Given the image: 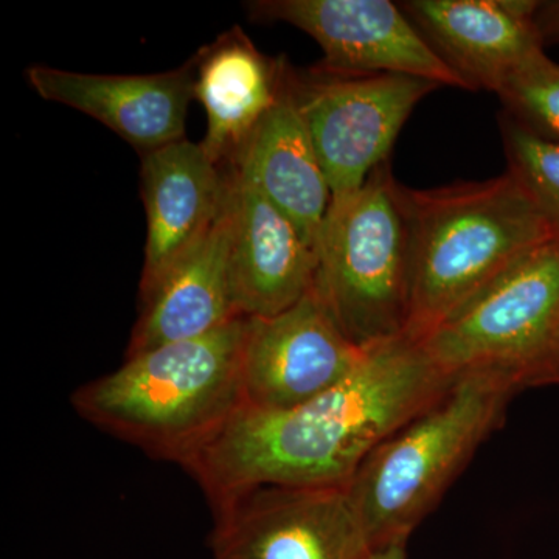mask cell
Here are the masks:
<instances>
[{"mask_svg": "<svg viewBox=\"0 0 559 559\" xmlns=\"http://www.w3.org/2000/svg\"><path fill=\"white\" fill-rule=\"evenodd\" d=\"M507 116L540 138L559 143V64L539 55L498 92Z\"/></svg>", "mask_w": 559, "mask_h": 559, "instance_id": "obj_19", "label": "cell"}, {"mask_svg": "<svg viewBox=\"0 0 559 559\" xmlns=\"http://www.w3.org/2000/svg\"><path fill=\"white\" fill-rule=\"evenodd\" d=\"M289 75L290 68L278 100L250 134L231 171L282 210L316 250L331 190Z\"/></svg>", "mask_w": 559, "mask_h": 559, "instance_id": "obj_16", "label": "cell"}, {"mask_svg": "<svg viewBox=\"0 0 559 559\" xmlns=\"http://www.w3.org/2000/svg\"><path fill=\"white\" fill-rule=\"evenodd\" d=\"M230 235L229 190L212 230L143 301L127 358L171 342L204 336L241 318L231 300Z\"/></svg>", "mask_w": 559, "mask_h": 559, "instance_id": "obj_17", "label": "cell"}, {"mask_svg": "<svg viewBox=\"0 0 559 559\" xmlns=\"http://www.w3.org/2000/svg\"><path fill=\"white\" fill-rule=\"evenodd\" d=\"M454 381L421 342H382L344 381L299 407L242 404L182 468L212 509L257 487H348L371 452Z\"/></svg>", "mask_w": 559, "mask_h": 559, "instance_id": "obj_1", "label": "cell"}, {"mask_svg": "<svg viewBox=\"0 0 559 559\" xmlns=\"http://www.w3.org/2000/svg\"><path fill=\"white\" fill-rule=\"evenodd\" d=\"M252 20L288 22L318 40L319 69L334 73H400L469 91L390 0H261Z\"/></svg>", "mask_w": 559, "mask_h": 559, "instance_id": "obj_9", "label": "cell"}, {"mask_svg": "<svg viewBox=\"0 0 559 559\" xmlns=\"http://www.w3.org/2000/svg\"><path fill=\"white\" fill-rule=\"evenodd\" d=\"M535 24L544 46L549 43H559V0L539 2L535 13Z\"/></svg>", "mask_w": 559, "mask_h": 559, "instance_id": "obj_20", "label": "cell"}, {"mask_svg": "<svg viewBox=\"0 0 559 559\" xmlns=\"http://www.w3.org/2000/svg\"><path fill=\"white\" fill-rule=\"evenodd\" d=\"M499 123L510 175L559 237V143L528 131L507 114Z\"/></svg>", "mask_w": 559, "mask_h": 559, "instance_id": "obj_18", "label": "cell"}, {"mask_svg": "<svg viewBox=\"0 0 559 559\" xmlns=\"http://www.w3.org/2000/svg\"><path fill=\"white\" fill-rule=\"evenodd\" d=\"M367 349L349 342L314 293L271 318H248L242 352L246 406L288 411L349 377Z\"/></svg>", "mask_w": 559, "mask_h": 559, "instance_id": "obj_10", "label": "cell"}, {"mask_svg": "<svg viewBox=\"0 0 559 559\" xmlns=\"http://www.w3.org/2000/svg\"><path fill=\"white\" fill-rule=\"evenodd\" d=\"M366 559H407L406 544H390L370 551Z\"/></svg>", "mask_w": 559, "mask_h": 559, "instance_id": "obj_21", "label": "cell"}, {"mask_svg": "<svg viewBox=\"0 0 559 559\" xmlns=\"http://www.w3.org/2000/svg\"><path fill=\"white\" fill-rule=\"evenodd\" d=\"M27 80L40 98L94 117L142 156L186 139L194 66L151 75H98L32 66Z\"/></svg>", "mask_w": 559, "mask_h": 559, "instance_id": "obj_14", "label": "cell"}, {"mask_svg": "<svg viewBox=\"0 0 559 559\" xmlns=\"http://www.w3.org/2000/svg\"><path fill=\"white\" fill-rule=\"evenodd\" d=\"M513 389L466 374L382 441L348 484L371 550L407 544L480 444L503 425Z\"/></svg>", "mask_w": 559, "mask_h": 559, "instance_id": "obj_4", "label": "cell"}, {"mask_svg": "<svg viewBox=\"0 0 559 559\" xmlns=\"http://www.w3.org/2000/svg\"><path fill=\"white\" fill-rule=\"evenodd\" d=\"M230 289L241 318H271L311 293L318 252L252 183L229 175Z\"/></svg>", "mask_w": 559, "mask_h": 559, "instance_id": "obj_13", "label": "cell"}, {"mask_svg": "<svg viewBox=\"0 0 559 559\" xmlns=\"http://www.w3.org/2000/svg\"><path fill=\"white\" fill-rule=\"evenodd\" d=\"M316 252L312 293L349 342L367 349L404 336L409 237L389 160L355 193L331 200Z\"/></svg>", "mask_w": 559, "mask_h": 559, "instance_id": "obj_5", "label": "cell"}, {"mask_svg": "<svg viewBox=\"0 0 559 559\" xmlns=\"http://www.w3.org/2000/svg\"><path fill=\"white\" fill-rule=\"evenodd\" d=\"M194 98L207 114L202 148L213 164L234 165L285 86L288 66L261 53L235 27L194 55Z\"/></svg>", "mask_w": 559, "mask_h": 559, "instance_id": "obj_15", "label": "cell"}, {"mask_svg": "<svg viewBox=\"0 0 559 559\" xmlns=\"http://www.w3.org/2000/svg\"><path fill=\"white\" fill-rule=\"evenodd\" d=\"M433 51L468 84L498 94L544 53L533 0H407L399 2Z\"/></svg>", "mask_w": 559, "mask_h": 559, "instance_id": "obj_11", "label": "cell"}, {"mask_svg": "<svg viewBox=\"0 0 559 559\" xmlns=\"http://www.w3.org/2000/svg\"><path fill=\"white\" fill-rule=\"evenodd\" d=\"M409 237L404 336L423 341L522 257L557 237L510 175L432 190L400 183Z\"/></svg>", "mask_w": 559, "mask_h": 559, "instance_id": "obj_3", "label": "cell"}, {"mask_svg": "<svg viewBox=\"0 0 559 559\" xmlns=\"http://www.w3.org/2000/svg\"><path fill=\"white\" fill-rule=\"evenodd\" d=\"M142 200L148 235L140 297L148 300L218 221L229 191L201 143L183 139L142 156Z\"/></svg>", "mask_w": 559, "mask_h": 559, "instance_id": "obj_12", "label": "cell"}, {"mask_svg": "<svg viewBox=\"0 0 559 559\" xmlns=\"http://www.w3.org/2000/svg\"><path fill=\"white\" fill-rule=\"evenodd\" d=\"M213 559H366L347 487H257L213 507Z\"/></svg>", "mask_w": 559, "mask_h": 559, "instance_id": "obj_8", "label": "cell"}, {"mask_svg": "<svg viewBox=\"0 0 559 559\" xmlns=\"http://www.w3.org/2000/svg\"><path fill=\"white\" fill-rule=\"evenodd\" d=\"M248 318L171 342L75 390L73 409L92 426L151 457L182 466L245 404Z\"/></svg>", "mask_w": 559, "mask_h": 559, "instance_id": "obj_2", "label": "cell"}, {"mask_svg": "<svg viewBox=\"0 0 559 559\" xmlns=\"http://www.w3.org/2000/svg\"><path fill=\"white\" fill-rule=\"evenodd\" d=\"M290 90L325 171L331 200L355 193L389 160L412 110L440 84L400 73L290 69Z\"/></svg>", "mask_w": 559, "mask_h": 559, "instance_id": "obj_7", "label": "cell"}, {"mask_svg": "<svg viewBox=\"0 0 559 559\" xmlns=\"http://www.w3.org/2000/svg\"><path fill=\"white\" fill-rule=\"evenodd\" d=\"M444 374H488L514 392L559 385V237L522 257L428 337Z\"/></svg>", "mask_w": 559, "mask_h": 559, "instance_id": "obj_6", "label": "cell"}]
</instances>
